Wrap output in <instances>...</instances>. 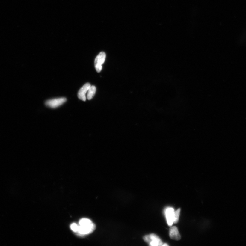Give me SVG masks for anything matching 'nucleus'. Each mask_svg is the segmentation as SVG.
Returning a JSON list of instances; mask_svg holds the SVG:
<instances>
[{"label": "nucleus", "mask_w": 246, "mask_h": 246, "mask_svg": "<svg viewBox=\"0 0 246 246\" xmlns=\"http://www.w3.org/2000/svg\"><path fill=\"white\" fill-rule=\"evenodd\" d=\"M143 239L146 242L149 243L150 246H160L163 245L162 240L155 234L146 235L143 237Z\"/></svg>", "instance_id": "obj_1"}, {"label": "nucleus", "mask_w": 246, "mask_h": 246, "mask_svg": "<svg viewBox=\"0 0 246 246\" xmlns=\"http://www.w3.org/2000/svg\"><path fill=\"white\" fill-rule=\"evenodd\" d=\"M106 53L103 52H101L97 56L95 60V67L97 72L99 73L102 69V65L104 64L106 59Z\"/></svg>", "instance_id": "obj_2"}, {"label": "nucleus", "mask_w": 246, "mask_h": 246, "mask_svg": "<svg viewBox=\"0 0 246 246\" xmlns=\"http://www.w3.org/2000/svg\"><path fill=\"white\" fill-rule=\"evenodd\" d=\"M67 99L65 98H59L47 101L46 102V105L49 108H55L61 105L67 101Z\"/></svg>", "instance_id": "obj_3"}, {"label": "nucleus", "mask_w": 246, "mask_h": 246, "mask_svg": "<svg viewBox=\"0 0 246 246\" xmlns=\"http://www.w3.org/2000/svg\"><path fill=\"white\" fill-rule=\"evenodd\" d=\"M96 228V225L94 223L88 226H81L79 225V230L78 232L81 235L89 234L92 232Z\"/></svg>", "instance_id": "obj_4"}, {"label": "nucleus", "mask_w": 246, "mask_h": 246, "mask_svg": "<svg viewBox=\"0 0 246 246\" xmlns=\"http://www.w3.org/2000/svg\"><path fill=\"white\" fill-rule=\"evenodd\" d=\"M91 86L89 83H87L79 90L78 92V96L80 99L84 101L86 100V95Z\"/></svg>", "instance_id": "obj_5"}, {"label": "nucleus", "mask_w": 246, "mask_h": 246, "mask_svg": "<svg viewBox=\"0 0 246 246\" xmlns=\"http://www.w3.org/2000/svg\"><path fill=\"white\" fill-rule=\"evenodd\" d=\"M174 209L172 208H169L165 210V215L168 225L172 226L174 223Z\"/></svg>", "instance_id": "obj_6"}, {"label": "nucleus", "mask_w": 246, "mask_h": 246, "mask_svg": "<svg viewBox=\"0 0 246 246\" xmlns=\"http://www.w3.org/2000/svg\"><path fill=\"white\" fill-rule=\"evenodd\" d=\"M169 236L170 238L173 240H179L181 239V235L176 226H173L170 228Z\"/></svg>", "instance_id": "obj_7"}, {"label": "nucleus", "mask_w": 246, "mask_h": 246, "mask_svg": "<svg viewBox=\"0 0 246 246\" xmlns=\"http://www.w3.org/2000/svg\"><path fill=\"white\" fill-rule=\"evenodd\" d=\"M96 91V87L94 86H91L87 91V99L90 100L94 96Z\"/></svg>", "instance_id": "obj_8"}, {"label": "nucleus", "mask_w": 246, "mask_h": 246, "mask_svg": "<svg viewBox=\"0 0 246 246\" xmlns=\"http://www.w3.org/2000/svg\"><path fill=\"white\" fill-rule=\"evenodd\" d=\"M93 223L89 219L84 218L81 219L79 221V225L81 226H88L92 224Z\"/></svg>", "instance_id": "obj_9"}, {"label": "nucleus", "mask_w": 246, "mask_h": 246, "mask_svg": "<svg viewBox=\"0 0 246 246\" xmlns=\"http://www.w3.org/2000/svg\"><path fill=\"white\" fill-rule=\"evenodd\" d=\"M180 211H181V209L180 208L177 209L176 211H174V223H177L178 222Z\"/></svg>", "instance_id": "obj_10"}, {"label": "nucleus", "mask_w": 246, "mask_h": 246, "mask_svg": "<svg viewBox=\"0 0 246 246\" xmlns=\"http://www.w3.org/2000/svg\"><path fill=\"white\" fill-rule=\"evenodd\" d=\"M71 230L74 232L77 233L79 230V225H78L76 223H73L70 226Z\"/></svg>", "instance_id": "obj_11"}, {"label": "nucleus", "mask_w": 246, "mask_h": 246, "mask_svg": "<svg viewBox=\"0 0 246 246\" xmlns=\"http://www.w3.org/2000/svg\"><path fill=\"white\" fill-rule=\"evenodd\" d=\"M162 246H169V245H168L167 244H166V243H164V244L162 245Z\"/></svg>", "instance_id": "obj_12"}]
</instances>
